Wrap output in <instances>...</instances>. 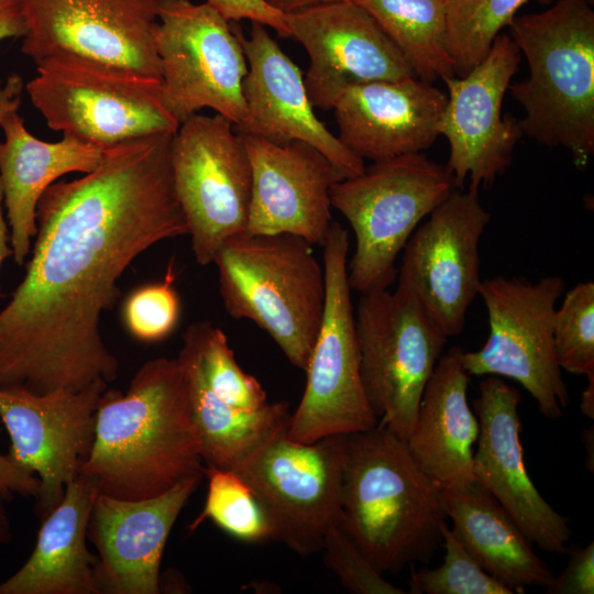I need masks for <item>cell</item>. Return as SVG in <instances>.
<instances>
[{"instance_id":"1","label":"cell","mask_w":594,"mask_h":594,"mask_svg":"<svg viewBox=\"0 0 594 594\" xmlns=\"http://www.w3.org/2000/svg\"><path fill=\"white\" fill-rule=\"evenodd\" d=\"M175 132L108 146L96 169L44 191L25 276L0 311V387L79 392L117 378L101 315L136 256L188 235L170 167Z\"/></svg>"},{"instance_id":"2","label":"cell","mask_w":594,"mask_h":594,"mask_svg":"<svg viewBox=\"0 0 594 594\" xmlns=\"http://www.w3.org/2000/svg\"><path fill=\"white\" fill-rule=\"evenodd\" d=\"M187 375L178 359L143 363L128 391L103 392L95 440L80 474L97 492L136 501L162 494L204 473Z\"/></svg>"},{"instance_id":"3","label":"cell","mask_w":594,"mask_h":594,"mask_svg":"<svg viewBox=\"0 0 594 594\" xmlns=\"http://www.w3.org/2000/svg\"><path fill=\"white\" fill-rule=\"evenodd\" d=\"M441 490L381 424L346 435L339 526L381 573L428 562L447 522Z\"/></svg>"},{"instance_id":"4","label":"cell","mask_w":594,"mask_h":594,"mask_svg":"<svg viewBox=\"0 0 594 594\" xmlns=\"http://www.w3.org/2000/svg\"><path fill=\"white\" fill-rule=\"evenodd\" d=\"M594 0H559L516 15L513 40L529 76L508 86L525 111L524 134L565 148L583 169L594 153Z\"/></svg>"},{"instance_id":"5","label":"cell","mask_w":594,"mask_h":594,"mask_svg":"<svg viewBox=\"0 0 594 594\" xmlns=\"http://www.w3.org/2000/svg\"><path fill=\"white\" fill-rule=\"evenodd\" d=\"M312 246L290 233L241 232L222 243L212 262L227 312L253 321L304 372L326 305L324 267Z\"/></svg>"},{"instance_id":"6","label":"cell","mask_w":594,"mask_h":594,"mask_svg":"<svg viewBox=\"0 0 594 594\" xmlns=\"http://www.w3.org/2000/svg\"><path fill=\"white\" fill-rule=\"evenodd\" d=\"M455 188L448 167L421 153L373 162L362 174L336 183L331 206L355 237L348 262L351 290L388 288L397 276L396 258L414 231Z\"/></svg>"},{"instance_id":"7","label":"cell","mask_w":594,"mask_h":594,"mask_svg":"<svg viewBox=\"0 0 594 594\" xmlns=\"http://www.w3.org/2000/svg\"><path fill=\"white\" fill-rule=\"evenodd\" d=\"M36 65L26 92L47 127L63 135L108 147L179 125L160 79L70 54Z\"/></svg>"},{"instance_id":"8","label":"cell","mask_w":594,"mask_h":594,"mask_svg":"<svg viewBox=\"0 0 594 594\" xmlns=\"http://www.w3.org/2000/svg\"><path fill=\"white\" fill-rule=\"evenodd\" d=\"M286 430L229 470L256 497L271 539L307 557L321 551L326 532L340 522L346 435L300 442Z\"/></svg>"},{"instance_id":"9","label":"cell","mask_w":594,"mask_h":594,"mask_svg":"<svg viewBox=\"0 0 594 594\" xmlns=\"http://www.w3.org/2000/svg\"><path fill=\"white\" fill-rule=\"evenodd\" d=\"M354 321L367 400L377 422L406 442L448 337L397 287L361 294Z\"/></svg>"},{"instance_id":"10","label":"cell","mask_w":594,"mask_h":594,"mask_svg":"<svg viewBox=\"0 0 594 594\" xmlns=\"http://www.w3.org/2000/svg\"><path fill=\"white\" fill-rule=\"evenodd\" d=\"M323 246L326 305L307 369L306 386L292 413L287 436L312 442L377 424L362 384L351 288L348 230L333 221Z\"/></svg>"},{"instance_id":"11","label":"cell","mask_w":594,"mask_h":594,"mask_svg":"<svg viewBox=\"0 0 594 594\" xmlns=\"http://www.w3.org/2000/svg\"><path fill=\"white\" fill-rule=\"evenodd\" d=\"M563 290L559 276L535 283L505 276L482 280L479 295L487 310L490 336L480 350L461 352L469 375L518 382L550 419L560 418L569 404L552 336L556 304Z\"/></svg>"},{"instance_id":"12","label":"cell","mask_w":594,"mask_h":594,"mask_svg":"<svg viewBox=\"0 0 594 594\" xmlns=\"http://www.w3.org/2000/svg\"><path fill=\"white\" fill-rule=\"evenodd\" d=\"M170 167L196 262L208 265L246 230L252 168L243 138L221 114L194 113L172 136Z\"/></svg>"},{"instance_id":"13","label":"cell","mask_w":594,"mask_h":594,"mask_svg":"<svg viewBox=\"0 0 594 594\" xmlns=\"http://www.w3.org/2000/svg\"><path fill=\"white\" fill-rule=\"evenodd\" d=\"M155 48L163 101L180 123L204 108L234 125L245 113L248 62L237 30L209 3L158 0Z\"/></svg>"},{"instance_id":"14","label":"cell","mask_w":594,"mask_h":594,"mask_svg":"<svg viewBox=\"0 0 594 594\" xmlns=\"http://www.w3.org/2000/svg\"><path fill=\"white\" fill-rule=\"evenodd\" d=\"M490 220L479 188L454 190L404 248L397 288L409 294L448 338L463 330L479 295V243Z\"/></svg>"},{"instance_id":"15","label":"cell","mask_w":594,"mask_h":594,"mask_svg":"<svg viewBox=\"0 0 594 594\" xmlns=\"http://www.w3.org/2000/svg\"><path fill=\"white\" fill-rule=\"evenodd\" d=\"M21 51L36 64L70 54L161 80L158 0H21Z\"/></svg>"},{"instance_id":"16","label":"cell","mask_w":594,"mask_h":594,"mask_svg":"<svg viewBox=\"0 0 594 594\" xmlns=\"http://www.w3.org/2000/svg\"><path fill=\"white\" fill-rule=\"evenodd\" d=\"M108 383L97 381L79 392L36 394L0 387V421L10 437L9 455L40 481L35 513L43 520L62 502L89 458L96 413Z\"/></svg>"},{"instance_id":"17","label":"cell","mask_w":594,"mask_h":594,"mask_svg":"<svg viewBox=\"0 0 594 594\" xmlns=\"http://www.w3.org/2000/svg\"><path fill=\"white\" fill-rule=\"evenodd\" d=\"M520 52L507 34H498L487 55L464 76L443 78L447 103L438 124L450 145L446 165L462 188L492 184L512 164L524 135L520 120L502 116L503 99L518 69Z\"/></svg>"},{"instance_id":"18","label":"cell","mask_w":594,"mask_h":594,"mask_svg":"<svg viewBox=\"0 0 594 594\" xmlns=\"http://www.w3.org/2000/svg\"><path fill=\"white\" fill-rule=\"evenodd\" d=\"M285 23L288 37L309 55L304 82L315 108L333 109L353 85L415 76L378 23L352 0L287 13Z\"/></svg>"},{"instance_id":"19","label":"cell","mask_w":594,"mask_h":594,"mask_svg":"<svg viewBox=\"0 0 594 594\" xmlns=\"http://www.w3.org/2000/svg\"><path fill=\"white\" fill-rule=\"evenodd\" d=\"M521 396L502 377L480 382L473 411L480 422L473 453L475 483L513 517L527 538L540 549L568 552L571 530L531 481L524 462L518 407Z\"/></svg>"},{"instance_id":"20","label":"cell","mask_w":594,"mask_h":594,"mask_svg":"<svg viewBox=\"0 0 594 594\" xmlns=\"http://www.w3.org/2000/svg\"><path fill=\"white\" fill-rule=\"evenodd\" d=\"M204 473L156 496L128 501L97 493L87 539L98 552V594H158L166 541Z\"/></svg>"},{"instance_id":"21","label":"cell","mask_w":594,"mask_h":594,"mask_svg":"<svg viewBox=\"0 0 594 594\" xmlns=\"http://www.w3.org/2000/svg\"><path fill=\"white\" fill-rule=\"evenodd\" d=\"M241 136L252 168L245 232L290 233L322 245L333 222L330 190L344 175L305 142Z\"/></svg>"},{"instance_id":"22","label":"cell","mask_w":594,"mask_h":594,"mask_svg":"<svg viewBox=\"0 0 594 594\" xmlns=\"http://www.w3.org/2000/svg\"><path fill=\"white\" fill-rule=\"evenodd\" d=\"M248 62L243 80L245 113L234 125L241 135L277 144L305 142L321 152L344 177L364 172V160L348 150L315 114L299 67L265 25L252 22L249 37L235 29Z\"/></svg>"},{"instance_id":"23","label":"cell","mask_w":594,"mask_h":594,"mask_svg":"<svg viewBox=\"0 0 594 594\" xmlns=\"http://www.w3.org/2000/svg\"><path fill=\"white\" fill-rule=\"evenodd\" d=\"M447 100L446 92L415 76L353 85L332 109L338 139L373 162L421 153L439 136Z\"/></svg>"},{"instance_id":"24","label":"cell","mask_w":594,"mask_h":594,"mask_svg":"<svg viewBox=\"0 0 594 594\" xmlns=\"http://www.w3.org/2000/svg\"><path fill=\"white\" fill-rule=\"evenodd\" d=\"M18 109H9L0 120L4 133L0 142V182L12 256L22 265L37 232L36 207L44 191L63 175L96 169L106 147L67 135L58 142L40 140L28 131Z\"/></svg>"},{"instance_id":"25","label":"cell","mask_w":594,"mask_h":594,"mask_svg":"<svg viewBox=\"0 0 594 594\" xmlns=\"http://www.w3.org/2000/svg\"><path fill=\"white\" fill-rule=\"evenodd\" d=\"M461 352L452 348L440 356L406 441L414 461L440 490L475 483L473 453L480 422L468 402L470 375Z\"/></svg>"},{"instance_id":"26","label":"cell","mask_w":594,"mask_h":594,"mask_svg":"<svg viewBox=\"0 0 594 594\" xmlns=\"http://www.w3.org/2000/svg\"><path fill=\"white\" fill-rule=\"evenodd\" d=\"M97 488L79 474L62 502L43 520L26 562L0 583V594H98V558L87 547V529Z\"/></svg>"},{"instance_id":"27","label":"cell","mask_w":594,"mask_h":594,"mask_svg":"<svg viewBox=\"0 0 594 594\" xmlns=\"http://www.w3.org/2000/svg\"><path fill=\"white\" fill-rule=\"evenodd\" d=\"M441 499L452 532L490 575L514 593L549 586L552 571L513 517L479 484L441 490Z\"/></svg>"},{"instance_id":"28","label":"cell","mask_w":594,"mask_h":594,"mask_svg":"<svg viewBox=\"0 0 594 594\" xmlns=\"http://www.w3.org/2000/svg\"><path fill=\"white\" fill-rule=\"evenodd\" d=\"M367 11L402 52L416 77L454 76L447 46L446 0H352Z\"/></svg>"},{"instance_id":"29","label":"cell","mask_w":594,"mask_h":594,"mask_svg":"<svg viewBox=\"0 0 594 594\" xmlns=\"http://www.w3.org/2000/svg\"><path fill=\"white\" fill-rule=\"evenodd\" d=\"M178 353L188 382L219 405L253 411L267 395L258 381L238 364L224 332L209 321L189 324Z\"/></svg>"},{"instance_id":"30","label":"cell","mask_w":594,"mask_h":594,"mask_svg":"<svg viewBox=\"0 0 594 594\" xmlns=\"http://www.w3.org/2000/svg\"><path fill=\"white\" fill-rule=\"evenodd\" d=\"M528 0H446L447 46L454 73L464 76L490 52Z\"/></svg>"},{"instance_id":"31","label":"cell","mask_w":594,"mask_h":594,"mask_svg":"<svg viewBox=\"0 0 594 594\" xmlns=\"http://www.w3.org/2000/svg\"><path fill=\"white\" fill-rule=\"evenodd\" d=\"M208 490L201 513L189 525L196 530L209 519L230 536L248 542L271 539L265 515L251 488L232 470L205 466Z\"/></svg>"},{"instance_id":"32","label":"cell","mask_w":594,"mask_h":594,"mask_svg":"<svg viewBox=\"0 0 594 594\" xmlns=\"http://www.w3.org/2000/svg\"><path fill=\"white\" fill-rule=\"evenodd\" d=\"M553 350L561 370L594 375V283L580 282L565 295L553 318Z\"/></svg>"},{"instance_id":"33","label":"cell","mask_w":594,"mask_h":594,"mask_svg":"<svg viewBox=\"0 0 594 594\" xmlns=\"http://www.w3.org/2000/svg\"><path fill=\"white\" fill-rule=\"evenodd\" d=\"M446 554L442 565L414 571L408 581L413 594H513L490 575L454 536L448 524L441 527Z\"/></svg>"},{"instance_id":"34","label":"cell","mask_w":594,"mask_h":594,"mask_svg":"<svg viewBox=\"0 0 594 594\" xmlns=\"http://www.w3.org/2000/svg\"><path fill=\"white\" fill-rule=\"evenodd\" d=\"M175 279L174 262L170 261L163 280L135 288L123 301L121 319L135 340L158 342L175 330L180 316Z\"/></svg>"},{"instance_id":"35","label":"cell","mask_w":594,"mask_h":594,"mask_svg":"<svg viewBox=\"0 0 594 594\" xmlns=\"http://www.w3.org/2000/svg\"><path fill=\"white\" fill-rule=\"evenodd\" d=\"M326 565L344 588L355 594H404L387 582L350 537L334 525L326 532L322 549Z\"/></svg>"},{"instance_id":"36","label":"cell","mask_w":594,"mask_h":594,"mask_svg":"<svg viewBox=\"0 0 594 594\" xmlns=\"http://www.w3.org/2000/svg\"><path fill=\"white\" fill-rule=\"evenodd\" d=\"M550 594L594 593V543L575 551L560 575L546 588Z\"/></svg>"},{"instance_id":"37","label":"cell","mask_w":594,"mask_h":594,"mask_svg":"<svg viewBox=\"0 0 594 594\" xmlns=\"http://www.w3.org/2000/svg\"><path fill=\"white\" fill-rule=\"evenodd\" d=\"M229 21L248 19L270 26L282 37H288L285 14L268 6L264 0H207Z\"/></svg>"},{"instance_id":"38","label":"cell","mask_w":594,"mask_h":594,"mask_svg":"<svg viewBox=\"0 0 594 594\" xmlns=\"http://www.w3.org/2000/svg\"><path fill=\"white\" fill-rule=\"evenodd\" d=\"M40 481L35 474L18 465L10 455L0 453V492L7 499L13 494L36 497Z\"/></svg>"},{"instance_id":"39","label":"cell","mask_w":594,"mask_h":594,"mask_svg":"<svg viewBox=\"0 0 594 594\" xmlns=\"http://www.w3.org/2000/svg\"><path fill=\"white\" fill-rule=\"evenodd\" d=\"M22 88V79L15 74L9 76L4 85L0 84V120L9 109L20 106ZM2 202L3 193L0 182V266L7 257L12 256L10 235L8 234V227L2 213ZM1 297L2 294L0 292Z\"/></svg>"},{"instance_id":"40","label":"cell","mask_w":594,"mask_h":594,"mask_svg":"<svg viewBox=\"0 0 594 594\" xmlns=\"http://www.w3.org/2000/svg\"><path fill=\"white\" fill-rule=\"evenodd\" d=\"M26 33L21 0H0V41Z\"/></svg>"},{"instance_id":"41","label":"cell","mask_w":594,"mask_h":594,"mask_svg":"<svg viewBox=\"0 0 594 594\" xmlns=\"http://www.w3.org/2000/svg\"><path fill=\"white\" fill-rule=\"evenodd\" d=\"M268 6L287 14L310 7L345 1V0H264Z\"/></svg>"},{"instance_id":"42","label":"cell","mask_w":594,"mask_h":594,"mask_svg":"<svg viewBox=\"0 0 594 594\" xmlns=\"http://www.w3.org/2000/svg\"><path fill=\"white\" fill-rule=\"evenodd\" d=\"M587 385L582 393L580 409L583 415L594 418V375L586 376Z\"/></svg>"},{"instance_id":"43","label":"cell","mask_w":594,"mask_h":594,"mask_svg":"<svg viewBox=\"0 0 594 594\" xmlns=\"http://www.w3.org/2000/svg\"><path fill=\"white\" fill-rule=\"evenodd\" d=\"M4 495L0 492V544L8 543L12 540L11 524L4 506Z\"/></svg>"}]
</instances>
